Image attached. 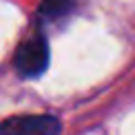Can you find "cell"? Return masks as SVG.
I'll return each instance as SVG.
<instances>
[{"instance_id": "6da1fadb", "label": "cell", "mask_w": 135, "mask_h": 135, "mask_svg": "<svg viewBox=\"0 0 135 135\" xmlns=\"http://www.w3.org/2000/svg\"><path fill=\"white\" fill-rule=\"evenodd\" d=\"M16 71L22 78H38L49 66V42L42 36H33L18 47L13 55Z\"/></svg>"}, {"instance_id": "7a4b0ae2", "label": "cell", "mask_w": 135, "mask_h": 135, "mask_svg": "<svg viewBox=\"0 0 135 135\" xmlns=\"http://www.w3.org/2000/svg\"><path fill=\"white\" fill-rule=\"evenodd\" d=\"M62 124L53 115H13L0 124V135H60Z\"/></svg>"}, {"instance_id": "3957f363", "label": "cell", "mask_w": 135, "mask_h": 135, "mask_svg": "<svg viewBox=\"0 0 135 135\" xmlns=\"http://www.w3.org/2000/svg\"><path fill=\"white\" fill-rule=\"evenodd\" d=\"M73 7H75V0H42L40 16L44 20H58V18L69 16Z\"/></svg>"}]
</instances>
